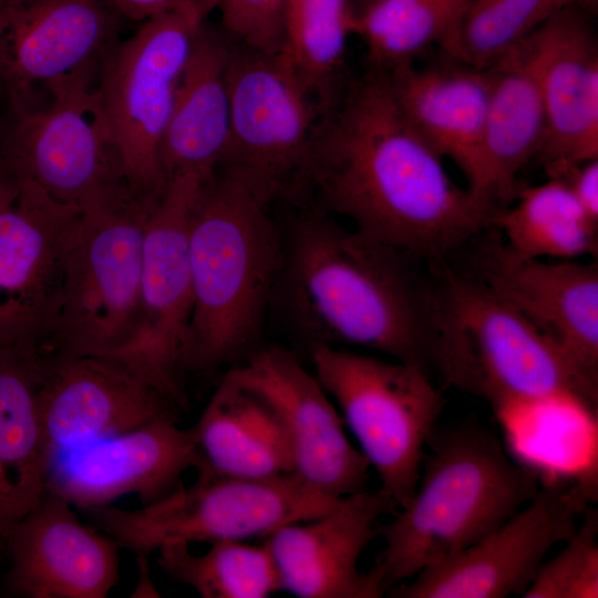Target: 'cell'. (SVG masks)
<instances>
[{"label": "cell", "instance_id": "cell-1", "mask_svg": "<svg viewBox=\"0 0 598 598\" xmlns=\"http://www.w3.org/2000/svg\"><path fill=\"white\" fill-rule=\"evenodd\" d=\"M406 118L384 70L344 82L321 118L300 195L410 257L441 259L493 226Z\"/></svg>", "mask_w": 598, "mask_h": 598}, {"label": "cell", "instance_id": "cell-2", "mask_svg": "<svg viewBox=\"0 0 598 598\" xmlns=\"http://www.w3.org/2000/svg\"><path fill=\"white\" fill-rule=\"evenodd\" d=\"M409 257L311 208L289 229L275 292L310 346L362 347L429 372L430 287Z\"/></svg>", "mask_w": 598, "mask_h": 598}, {"label": "cell", "instance_id": "cell-3", "mask_svg": "<svg viewBox=\"0 0 598 598\" xmlns=\"http://www.w3.org/2000/svg\"><path fill=\"white\" fill-rule=\"evenodd\" d=\"M543 476L480 424L436 425L411 501L379 525L384 544L367 570L379 596L496 529L536 495Z\"/></svg>", "mask_w": 598, "mask_h": 598}, {"label": "cell", "instance_id": "cell-4", "mask_svg": "<svg viewBox=\"0 0 598 598\" xmlns=\"http://www.w3.org/2000/svg\"><path fill=\"white\" fill-rule=\"evenodd\" d=\"M270 206L225 172L203 178L189 224L193 306L185 373L213 370L255 350L281 261Z\"/></svg>", "mask_w": 598, "mask_h": 598}, {"label": "cell", "instance_id": "cell-5", "mask_svg": "<svg viewBox=\"0 0 598 598\" xmlns=\"http://www.w3.org/2000/svg\"><path fill=\"white\" fill-rule=\"evenodd\" d=\"M429 336L433 368L497 412L573 398L597 413L598 391L560 349L470 272L439 269L430 287Z\"/></svg>", "mask_w": 598, "mask_h": 598}, {"label": "cell", "instance_id": "cell-6", "mask_svg": "<svg viewBox=\"0 0 598 598\" xmlns=\"http://www.w3.org/2000/svg\"><path fill=\"white\" fill-rule=\"evenodd\" d=\"M157 199L125 185L81 209L47 355L114 354L132 341L144 234Z\"/></svg>", "mask_w": 598, "mask_h": 598}, {"label": "cell", "instance_id": "cell-7", "mask_svg": "<svg viewBox=\"0 0 598 598\" xmlns=\"http://www.w3.org/2000/svg\"><path fill=\"white\" fill-rule=\"evenodd\" d=\"M168 495L125 511L111 504L80 511L120 548L150 555L164 543L266 538L285 525L313 518L342 498L320 493L296 473L243 478L197 471Z\"/></svg>", "mask_w": 598, "mask_h": 598}, {"label": "cell", "instance_id": "cell-8", "mask_svg": "<svg viewBox=\"0 0 598 598\" xmlns=\"http://www.w3.org/2000/svg\"><path fill=\"white\" fill-rule=\"evenodd\" d=\"M205 18L194 6L150 18L101 63L93 89L97 112L123 179L137 196L157 199L166 186L161 144Z\"/></svg>", "mask_w": 598, "mask_h": 598}, {"label": "cell", "instance_id": "cell-9", "mask_svg": "<svg viewBox=\"0 0 598 598\" xmlns=\"http://www.w3.org/2000/svg\"><path fill=\"white\" fill-rule=\"evenodd\" d=\"M313 373L334 402L381 487L404 507L420 478L444 399L423 369L341 347L310 346Z\"/></svg>", "mask_w": 598, "mask_h": 598}, {"label": "cell", "instance_id": "cell-10", "mask_svg": "<svg viewBox=\"0 0 598 598\" xmlns=\"http://www.w3.org/2000/svg\"><path fill=\"white\" fill-rule=\"evenodd\" d=\"M230 124L216 169L250 187L270 205L299 195L327 106L281 52L231 40Z\"/></svg>", "mask_w": 598, "mask_h": 598}, {"label": "cell", "instance_id": "cell-11", "mask_svg": "<svg viewBox=\"0 0 598 598\" xmlns=\"http://www.w3.org/2000/svg\"><path fill=\"white\" fill-rule=\"evenodd\" d=\"M597 495L594 470L544 475L536 495L470 547L421 569L392 598H505L523 596L549 550L567 542Z\"/></svg>", "mask_w": 598, "mask_h": 598}, {"label": "cell", "instance_id": "cell-12", "mask_svg": "<svg viewBox=\"0 0 598 598\" xmlns=\"http://www.w3.org/2000/svg\"><path fill=\"white\" fill-rule=\"evenodd\" d=\"M93 89L73 85L42 105L6 107L0 182L35 186L81 209L125 186Z\"/></svg>", "mask_w": 598, "mask_h": 598}, {"label": "cell", "instance_id": "cell-13", "mask_svg": "<svg viewBox=\"0 0 598 598\" xmlns=\"http://www.w3.org/2000/svg\"><path fill=\"white\" fill-rule=\"evenodd\" d=\"M81 208L0 182V348L48 352Z\"/></svg>", "mask_w": 598, "mask_h": 598}, {"label": "cell", "instance_id": "cell-14", "mask_svg": "<svg viewBox=\"0 0 598 598\" xmlns=\"http://www.w3.org/2000/svg\"><path fill=\"white\" fill-rule=\"evenodd\" d=\"M203 178L174 176L155 203L143 241L137 328L113 354L184 406L183 348L193 306L188 236Z\"/></svg>", "mask_w": 598, "mask_h": 598}, {"label": "cell", "instance_id": "cell-15", "mask_svg": "<svg viewBox=\"0 0 598 598\" xmlns=\"http://www.w3.org/2000/svg\"><path fill=\"white\" fill-rule=\"evenodd\" d=\"M120 18L105 0H27L0 6V92L3 107L35 104L71 85L96 82L118 40Z\"/></svg>", "mask_w": 598, "mask_h": 598}, {"label": "cell", "instance_id": "cell-16", "mask_svg": "<svg viewBox=\"0 0 598 598\" xmlns=\"http://www.w3.org/2000/svg\"><path fill=\"white\" fill-rule=\"evenodd\" d=\"M37 399L50 458L157 420L179 421L185 408L113 354L41 355Z\"/></svg>", "mask_w": 598, "mask_h": 598}, {"label": "cell", "instance_id": "cell-17", "mask_svg": "<svg viewBox=\"0 0 598 598\" xmlns=\"http://www.w3.org/2000/svg\"><path fill=\"white\" fill-rule=\"evenodd\" d=\"M262 396L287 432L293 466L307 484L341 498L367 489V458L346 434L343 420L315 373L280 346L252 350L227 372Z\"/></svg>", "mask_w": 598, "mask_h": 598}, {"label": "cell", "instance_id": "cell-18", "mask_svg": "<svg viewBox=\"0 0 598 598\" xmlns=\"http://www.w3.org/2000/svg\"><path fill=\"white\" fill-rule=\"evenodd\" d=\"M475 251L473 276L553 341L598 391V267L525 258L491 236Z\"/></svg>", "mask_w": 598, "mask_h": 598}, {"label": "cell", "instance_id": "cell-19", "mask_svg": "<svg viewBox=\"0 0 598 598\" xmlns=\"http://www.w3.org/2000/svg\"><path fill=\"white\" fill-rule=\"evenodd\" d=\"M163 419L138 429L54 453L47 491L79 511L109 505L135 494L151 504L182 484L190 468L203 467L192 429Z\"/></svg>", "mask_w": 598, "mask_h": 598}, {"label": "cell", "instance_id": "cell-20", "mask_svg": "<svg viewBox=\"0 0 598 598\" xmlns=\"http://www.w3.org/2000/svg\"><path fill=\"white\" fill-rule=\"evenodd\" d=\"M591 14L568 6L525 39L546 116L537 157L547 175L598 158V40Z\"/></svg>", "mask_w": 598, "mask_h": 598}, {"label": "cell", "instance_id": "cell-21", "mask_svg": "<svg viewBox=\"0 0 598 598\" xmlns=\"http://www.w3.org/2000/svg\"><path fill=\"white\" fill-rule=\"evenodd\" d=\"M4 590L22 598H105L120 580L117 544L45 492L11 529Z\"/></svg>", "mask_w": 598, "mask_h": 598}, {"label": "cell", "instance_id": "cell-22", "mask_svg": "<svg viewBox=\"0 0 598 598\" xmlns=\"http://www.w3.org/2000/svg\"><path fill=\"white\" fill-rule=\"evenodd\" d=\"M399 509L382 488H367L342 497L327 513L272 532L264 543L281 590L298 598H378L359 559L379 536L380 518Z\"/></svg>", "mask_w": 598, "mask_h": 598}, {"label": "cell", "instance_id": "cell-23", "mask_svg": "<svg viewBox=\"0 0 598 598\" xmlns=\"http://www.w3.org/2000/svg\"><path fill=\"white\" fill-rule=\"evenodd\" d=\"M385 72L406 118L443 159L453 162L472 192L478 175L491 69L443 53L439 62L415 61Z\"/></svg>", "mask_w": 598, "mask_h": 598}, {"label": "cell", "instance_id": "cell-24", "mask_svg": "<svg viewBox=\"0 0 598 598\" xmlns=\"http://www.w3.org/2000/svg\"><path fill=\"white\" fill-rule=\"evenodd\" d=\"M231 40L202 25L179 81L161 144L165 182L182 174L210 175L229 135L228 69Z\"/></svg>", "mask_w": 598, "mask_h": 598}, {"label": "cell", "instance_id": "cell-25", "mask_svg": "<svg viewBox=\"0 0 598 598\" xmlns=\"http://www.w3.org/2000/svg\"><path fill=\"white\" fill-rule=\"evenodd\" d=\"M492 86L472 194L494 207L516 197L518 175L546 135L539 85L525 39L491 68Z\"/></svg>", "mask_w": 598, "mask_h": 598}, {"label": "cell", "instance_id": "cell-26", "mask_svg": "<svg viewBox=\"0 0 598 598\" xmlns=\"http://www.w3.org/2000/svg\"><path fill=\"white\" fill-rule=\"evenodd\" d=\"M40 357L0 348V547L47 492L50 453L38 410Z\"/></svg>", "mask_w": 598, "mask_h": 598}, {"label": "cell", "instance_id": "cell-27", "mask_svg": "<svg viewBox=\"0 0 598 598\" xmlns=\"http://www.w3.org/2000/svg\"><path fill=\"white\" fill-rule=\"evenodd\" d=\"M190 429L203 458L200 470L243 478L295 471L290 442L274 408L228 373Z\"/></svg>", "mask_w": 598, "mask_h": 598}, {"label": "cell", "instance_id": "cell-28", "mask_svg": "<svg viewBox=\"0 0 598 598\" xmlns=\"http://www.w3.org/2000/svg\"><path fill=\"white\" fill-rule=\"evenodd\" d=\"M508 208L498 210L493 226L513 252L525 258L575 260L597 252V225L567 186L548 177L520 187Z\"/></svg>", "mask_w": 598, "mask_h": 598}, {"label": "cell", "instance_id": "cell-29", "mask_svg": "<svg viewBox=\"0 0 598 598\" xmlns=\"http://www.w3.org/2000/svg\"><path fill=\"white\" fill-rule=\"evenodd\" d=\"M470 0H373L355 16L368 65L389 71L444 50Z\"/></svg>", "mask_w": 598, "mask_h": 598}, {"label": "cell", "instance_id": "cell-30", "mask_svg": "<svg viewBox=\"0 0 598 598\" xmlns=\"http://www.w3.org/2000/svg\"><path fill=\"white\" fill-rule=\"evenodd\" d=\"M157 563L173 580L204 598H266L281 590L278 571L265 543L218 540L200 555L182 540L164 543Z\"/></svg>", "mask_w": 598, "mask_h": 598}, {"label": "cell", "instance_id": "cell-31", "mask_svg": "<svg viewBox=\"0 0 598 598\" xmlns=\"http://www.w3.org/2000/svg\"><path fill=\"white\" fill-rule=\"evenodd\" d=\"M354 28L350 0H285L281 52L326 106L346 82L342 69Z\"/></svg>", "mask_w": 598, "mask_h": 598}, {"label": "cell", "instance_id": "cell-32", "mask_svg": "<svg viewBox=\"0 0 598 598\" xmlns=\"http://www.w3.org/2000/svg\"><path fill=\"white\" fill-rule=\"evenodd\" d=\"M573 4L589 11L584 0H470L442 52L476 68H491L549 17Z\"/></svg>", "mask_w": 598, "mask_h": 598}, {"label": "cell", "instance_id": "cell-33", "mask_svg": "<svg viewBox=\"0 0 598 598\" xmlns=\"http://www.w3.org/2000/svg\"><path fill=\"white\" fill-rule=\"evenodd\" d=\"M598 512L587 506L574 535L545 560L522 598L598 597Z\"/></svg>", "mask_w": 598, "mask_h": 598}, {"label": "cell", "instance_id": "cell-34", "mask_svg": "<svg viewBox=\"0 0 598 598\" xmlns=\"http://www.w3.org/2000/svg\"><path fill=\"white\" fill-rule=\"evenodd\" d=\"M285 0H203L205 17L220 12L224 33L245 47L275 53L283 44Z\"/></svg>", "mask_w": 598, "mask_h": 598}, {"label": "cell", "instance_id": "cell-35", "mask_svg": "<svg viewBox=\"0 0 598 598\" xmlns=\"http://www.w3.org/2000/svg\"><path fill=\"white\" fill-rule=\"evenodd\" d=\"M548 177L561 181L585 213L598 221V158L557 169Z\"/></svg>", "mask_w": 598, "mask_h": 598}, {"label": "cell", "instance_id": "cell-36", "mask_svg": "<svg viewBox=\"0 0 598 598\" xmlns=\"http://www.w3.org/2000/svg\"><path fill=\"white\" fill-rule=\"evenodd\" d=\"M105 2L120 19L142 23L161 13L185 7L194 6L200 9L203 0H105Z\"/></svg>", "mask_w": 598, "mask_h": 598}, {"label": "cell", "instance_id": "cell-37", "mask_svg": "<svg viewBox=\"0 0 598 598\" xmlns=\"http://www.w3.org/2000/svg\"><path fill=\"white\" fill-rule=\"evenodd\" d=\"M137 565H138V579L134 590L132 591L131 597L141 598V597H159L161 595L156 590L154 584L152 582L150 568H148V556L138 554Z\"/></svg>", "mask_w": 598, "mask_h": 598}, {"label": "cell", "instance_id": "cell-38", "mask_svg": "<svg viewBox=\"0 0 598 598\" xmlns=\"http://www.w3.org/2000/svg\"><path fill=\"white\" fill-rule=\"evenodd\" d=\"M373 0H350V4H351L354 16L361 12Z\"/></svg>", "mask_w": 598, "mask_h": 598}, {"label": "cell", "instance_id": "cell-39", "mask_svg": "<svg viewBox=\"0 0 598 598\" xmlns=\"http://www.w3.org/2000/svg\"><path fill=\"white\" fill-rule=\"evenodd\" d=\"M587 9L594 13L597 7V0H584Z\"/></svg>", "mask_w": 598, "mask_h": 598}, {"label": "cell", "instance_id": "cell-40", "mask_svg": "<svg viewBox=\"0 0 598 598\" xmlns=\"http://www.w3.org/2000/svg\"><path fill=\"white\" fill-rule=\"evenodd\" d=\"M27 0H0V6L16 4Z\"/></svg>", "mask_w": 598, "mask_h": 598}, {"label": "cell", "instance_id": "cell-41", "mask_svg": "<svg viewBox=\"0 0 598 598\" xmlns=\"http://www.w3.org/2000/svg\"><path fill=\"white\" fill-rule=\"evenodd\" d=\"M2 114H3V100L0 92V122H1Z\"/></svg>", "mask_w": 598, "mask_h": 598}]
</instances>
